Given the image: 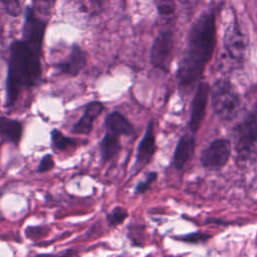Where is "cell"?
Returning <instances> with one entry per match:
<instances>
[{
  "mask_svg": "<svg viewBox=\"0 0 257 257\" xmlns=\"http://www.w3.org/2000/svg\"><path fill=\"white\" fill-rule=\"evenodd\" d=\"M217 38L216 15L213 10L203 12L192 24L187 45L177 69V80L181 90L186 91L203 75L210 61Z\"/></svg>",
  "mask_w": 257,
  "mask_h": 257,
  "instance_id": "cell-1",
  "label": "cell"
},
{
  "mask_svg": "<svg viewBox=\"0 0 257 257\" xmlns=\"http://www.w3.org/2000/svg\"><path fill=\"white\" fill-rule=\"evenodd\" d=\"M42 46L26 40H13L9 46L8 70L6 77V108H11L20 93L34 87L41 79Z\"/></svg>",
  "mask_w": 257,
  "mask_h": 257,
  "instance_id": "cell-2",
  "label": "cell"
},
{
  "mask_svg": "<svg viewBox=\"0 0 257 257\" xmlns=\"http://www.w3.org/2000/svg\"><path fill=\"white\" fill-rule=\"evenodd\" d=\"M232 136L238 164L244 165L257 157V109L233 127Z\"/></svg>",
  "mask_w": 257,
  "mask_h": 257,
  "instance_id": "cell-3",
  "label": "cell"
},
{
  "mask_svg": "<svg viewBox=\"0 0 257 257\" xmlns=\"http://www.w3.org/2000/svg\"><path fill=\"white\" fill-rule=\"evenodd\" d=\"M210 91L215 114L221 120H233L241 107V99L235 86L231 81L221 78L214 82Z\"/></svg>",
  "mask_w": 257,
  "mask_h": 257,
  "instance_id": "cell-4",
  "label": "cell"
},
{
  "mask_svg": "<svg viewBox=\"0 0 257 257\" xmlns=\"http://www.w3.org/2000/svg\"><path fill=\"white\" fill-rule=\"evenodd\" d=\"M174 49V31L170 27L162 28L152 45L151 49V63L154 67L169 72L171 62L173 59Z\"/></svg>",
  "mask_w": 257,
  "mask_h": 257,
  "instance_id": "cell-5",
  "label": "cell"
},
{
  "mask_svg": "<svg viewBox=\"0 0 257 257\" xmlns=\"http://www.w3.org/2000/svg\"><path fill=\"white\" fill-rule=\"evenodd\" d=\"M231 157V143L227 139H217L202 151L200 161L202 166L211 171L224 168Z\"/></svg>",
  "mask_w": 257,
  "mask_h": 257,
  "instance_id": "cell-6",
  "label": "cell"
},
{
  "mask_svg": "<svg viewBox=\"0 0 257 257\" xmlns=\"http://www.w3.org/2000/svg\"><path fill=\"white\" fill-rule=\"evenodd\" d=\"M224 46L232 59L239 62L244 60L248 48V38L236 17L225 31Z\"/></svg>",
  "mask_w": 257,
  "mask_h": 257,
  "instance_id": "cell-7",
  "label": "cell"
},
{
  "mask_svg": "<svg viewBox=\"0 0 257 257\" xmlns=\"http://www.w3.org/2000/svg\"><path fill=\"white\" fill-rule=\"evenodd\" d=\"M209 93H210V85L205 81H201L197 86L195 95L193 97L192 106H191L189 127L192 133L198 132L203 122V119L206 113Z\"/></svg>",
  "mask_w": 257,
  "mask_h": 257,
  "instance_id": "cell-8",
  "label": "cell"
},
{
  "mask_svg": "<svg viewBox=\"0 0 257 257\" xmlns=\"http://www.w3.org/2000/svg\"><path fill=\"white\" fill-rule=\"evenodd\" d=\"M87 57L85 51L77 43H73L70 47V52L65 60L54 64L55 71L59 74L68 76H76L85 67Z\"/></svg>",
  "mask_w": 257,
  "mask_h": 257,
  "instance_id": "cell-9",
  "label": "cell"
},
{
  "mask_svg": "<svg viewBox=\"0 0 257 257\" xmlns=\"http://www.w3.org/2000/svg\"><path fill=\"white\" fill-rule=\"evenodd\" d=\"M156 150H157V146H156V138L154 134V121L150 120L147 125L146 133L142 141L140 142L137 150L136 163L134 167L136 171H139L140 169L145 167L148 163H150Z\"/></svg>",
  "mask_w": 257,
  "mask_h": 257,
  "instance_id": "cell-10",
  "label": "cell"
},
{
  "mask_svg": "<svg viewBox=\"0 0 257 257\" xmlns=\"http://www.w3.org/2000/svg\"><path fill=\"white\" fill-rule=\"evenodd\" d=\"M104 109L102 102L98 100H93L85 105L83 114L75 122L71 128V133L74 135H88L93 127L94 120L101 114Z\"/></svg>",
  "mask_w": 257,
  "mask_h": 257,
  "instance_id": "cell-11",
  "label": "cell"
},
{
  "mask_svg": "<svg viewBox=\"0 0 257 257\" xmlns=\"http://www.w3.org/2000/svg\"><path fill=\"white\" fill-rule=\"evenodd\" d=\"M195 142L193 135L185 134L180 138L173 157V165L176 170H182L191 159L195 151Z\"/></svg>",
  "mask_w": 257,
  "mask_h": 257,
  "instance_id": "cell-12",
  "label": "cell"
},
{
  "mask_svg": "<svg viewBox=\"0 0 257 257\" xmlns=\"http://www.w3.org/2000/svg\"><path fill=\"white\" fill-rule=\"evenodd\" d=\"M23 133L22 122L4 115H0V137L14 146H18Z\"/></svg>",
  "mask_w": 257,
  "mask_h": 257,
  "instance_id": "cell-13",
  "label": "cell"
},
{
  "mask_svg": "<svg viewBox=\"0 0 257 257\" xmlns=\"http://www.w3.org/2000/svg\"><path fill=\"white\" fill-rule=\"evenodd\" d=\"M104 126L106 132L112 133L119 137L131 136L134 132V126L130 120L119 111H112L105 117Z\"/></svg>",
  "mask_w": 257,
  "mask_h": 257,
  "instance_id": "cell-14",
  "label": "cell"
},
{
  "mask_svg": "<svg viewBox=\"0 0 257 257\" xmlns=\"http://www.w3.org/2000/svg\"><path fill=\"white\" fill-rule=\"evenodd\" d=\"M119 136L109 132H105L100 144V158L103 163L112 160L120 151L121 146L119 142Z\"/></svg>",
  "mask_w": 257,
  "mask_h": 257,
  "instance_id": "cell-15",
  "label": "cell"
},
{
  "mask_svg": "<svg viewBox=\"0 0 257 257\" xmlns=\"http://www.w3.org/2000/svg\"><path fill=\"white\" fill-rule=\"evenodd\" d=\"M50 139H51V148L55 152H63L68 150L69 148L76 146V142L73 139L64 136L57 128L51 130Z\"/></svg>",
  "mask_w": 257,
  "mask_h": 257,
  "instance_id": "cell-16",
  "label": "cell"
},
{
  "mask_svg": "<svg viewBox=\"0 0 257 257\" xmlns=\"http://www.w3.org/2000/svg\"><path fill=\"white\" fill-rule=\"evenodd\" d=\"M128 216V213L126 209L120 206L114 207L106 216L107 224L109 227H115L119 224H121Z\"/></svg>",
  "mask_w": 257,
  "mask_h": 257,
  "instance_id": "cell-17",
  "label": "cell"
},
{
  "mask_svg": "<svg viewBox=\"0 0 257 257\" xmlns=\"http://www.w3.org/2000/svg\"><path fill=\"white\" fill-rule=\"evenodd\" d=\"M210 238H211V235H209V234H205L202 232H194V233H190V234L181 236L179 238V240L188 242V243H192V244H198V243L206 242Z\"/></svg>",
  "mask_w": 257,
  "mask_h": 257,
  "instance_id": "cell-18",
  "label": "cell"
},
{
  "mask_svg": "<svg viewBox=\"0 0 257 257\" xmlns=\"http://www.w3.org/2000/svg\"><path fill=\"white\" fill-rule=\"evenodd\" d=\"M157 178H158V174L156 172L149 173L145 181H142V182L138 183V185L135 188V193L136 194L146 193L149 190V188L151 187V185L157 180Z\"/></svg>",
  "mask_w": 257,
  "mask_h": 257,
  "instance_id": "cell-19",
  "label": "cell"
},
{
  "mask_svg": "<svg viewBox=\"0 0 257 257\" xmlns=\"http://www.w3.org/2000/svg\"><path fill=\"white\" fill-rule=\"evenodd\" d=\"M2 5L4 6L5 11L12 17H17L21 13V6L20 3L16 0H7L1 1Z\"/></svg>",
  "mask_w": 257,
  "mask_h": 257,
  "instance_id": "cell-20",
  "label": "cell"
},
{
  "mask_svg": "<svg viewBox=\"0 0 257 257\" xmlns=\"http://www.w3.org/2000/svg\"><path fill=\"white\" fill-rule=\"evenodd\" d=\"M55 163H54V160H53V157L52 155L50 154H47L45 156H43L39 162V165L37 167V172L38 173H45V172H48L50 170L53 169Z\"/></svg>",
  "mask_w": 257,
  "mask_h": 257,
  "instance_id": "cell-21",
  "label": "cell"
},
{
  "mask_svg": "<svg viewBox=\"0 0 257 257\" xmlns=\"http://www.w3.org/2000/svg\"><path fill=\"white\" fill-rule=\"evenodd\" d=\"M158 12L160 15L163 16H168L174 13L175 11V6L173 3L170 2H163V3H159L157 6Z\"/></svg>",
  "mask_w": 257,
  "mask_h": 257,
  "instance_id": "cell-22",
  "label": "cell"
},
{
  "mask_svg": "<svg viewBox=\"0 0 257 257\" xmlns=\"http://www.w3.org/2000/svg\"><path fill=\"white\" fill-rule=\"evenodd\" d=\"M74 252L72 250H67L62 252L61 254H38L34 257H73Z\"/></svg>",
  "mask_w": 257,
  "mask_h": 257,
  "instance_id": "cell-23",
  "label": "cell"
}]
</instances>
